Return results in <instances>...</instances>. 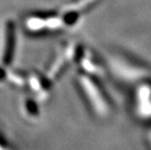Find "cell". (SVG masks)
<instances>
[{
    "label": "cell",
    "mask_w": 151,
    "mask_h": 150,
    "mask_svg": "<svg viewBox=\"0 0 151 150\" xmlns=\"http://www.w3.org/2000/svg\"><path fill=\"white\" fill-rule=\"evenodd\" d=\"M25 27L28 30L39 32V31H54L66 27V24L62 16H34L25 21Z\"/></svg>",
    "instance_id": "1"
},
{
    "label": "cell",
    "mask_w": 151,
    "mask_h": 150,
    "mask_svg": "<svg viewBox=\"0 0 151 150\" xmlns=\"http://www.w3.org/2000/svg\"><path fill=\"white\" fill-rule=\"evenodd\" d=\"M15 30L14 22L9 21L5 28V44L2 57V62L4 65H9L13 57V51L15 48Z\"/></svg>",
    "instance_id": "2"
},
{
    "label": "cell",
    "mask_w": 151,
    "mask_h": 150,
    "mask_svg": "<svg viewBox=\"0 0 151 150\" xmlns=\"http://www.w3.org/2000/svg\"><path fill=\"white\" fill-rule=\"evenodd\" d=\"M96 0H77V1L70 3L69 5H67L65 7L63 10L65 11H73L76 13H81L82 11L86 10L89 6H91Z\"/></svg>",
    "instance_id": "3"
}]
</instances>
